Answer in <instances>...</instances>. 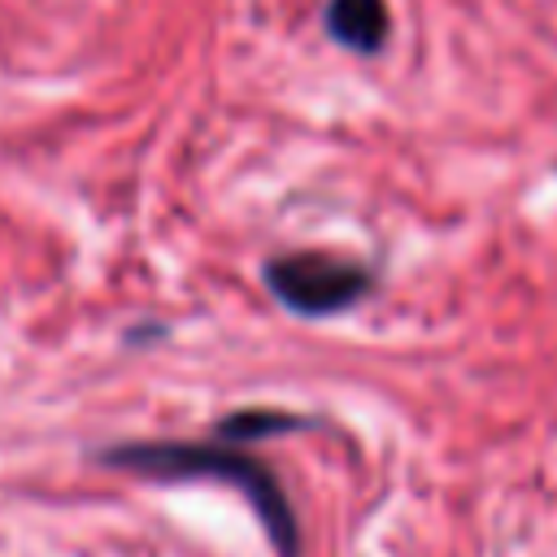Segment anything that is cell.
<instances>
[{
	"mask_svg": "<svg viewBox=\"0 0 557 557\" xmlns=\"http://www.w3.org/2000/svg\"><path fill=\"white\" fill-rule=\"evenodd\" d=\"M322 26L335 44H344L348 52H379L387 44V30H392V17H387V4L383 0H326V13H322Z\"/></svg>",
	"mask_w": 557,
	"mask_h": 557,
	"instance_id": "obj_3",
	"label": "cell"
},
{
	"mask_svg": "<svg viewBox=\"0 0 557 557\" xmlns=\"http://www.w3.org/2000/svg\"><path fill=\"white\" fill-rule=\"evenodd\" d=\"M265 287L278 296L283 309L300 313V318H331L352 309L357 300H366L374 292V270L339 257V252H322V248H305V252H283L265 261Z\"/></svg>",
	"mask_w": 557,
	"mask_h": 557,
	"instance_id": "obj_2",
	"label": "cell"
},
{
	"mask_svg": "<svg viewBox=\"0 0 557 557\" xmlns=\"http://www.w3.org/2000/svg\"><path fill=\"white\" fill-rule=\"evenodd\" d=\"M309 426V418L287 413V409H235L218 422V440L226 444H244V440H261V435H283V431H300Z\"/></svg>",
	"mask_w": 557,
	"mask_h": 557,
	"instance_id": "obj_4",
	"label": "cell"
},
{
	"mask_svg": "<svg viewBox=\"0 0 557 557\" xmlns=\"http://www.w3.org/2000/svg\"><path fill=\"white\" fill-rule=\"evenodd\" d=\"M96 461L113 466V470H131L144 479H218L235 492L248 496L257 522L265 527L270 544L278 557H296L300 553V522L296 509L278 483V474L257 461L252 453H244L239 444H209V440H126L113 448H100Z\"/></svg>",
	"mask_w": 557,
	"mask_h": 557,
	"instance_id": "obj_1",
	"label": "cell"
}]
</instances>
